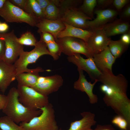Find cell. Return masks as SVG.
I'll return each mask as SVG.
<instances>
[{"instance_id": "6da1fadb", "label": "cell", "mask_w": 130, "mask_h": 130, "mask_svg": "<svg viewBox=\"0 0 130 130\" xmlns=\"http://www.w3.org/2000/svg\"><path fill=\"white\" fill-rule=\"evenodd\" d=\"M102 72L98 81L102 84L100 88L104 94V102L130 124V100L127 94V80L123 75H115L109 70Z\"/></svg>"}, {"instance_id": "7a4b0ae2", "label": "cell", "mask_w": 130, "mask_h": 130, "mask_svg": "<svg viewBox=\"0 0 130 130\" xmlns=\"http://www.w3.org/2000/svg\"><path fill=\"white\" fill-rule=\"evenodd\" d=\"M7 96V103L2 111L17 124L28 122L41 113L40 110H32L24 106L19 100L18 91L15 87L10 89Z\"/></svg>"}, {"instance_id": "3957f363", "label": "cell", "mask_w": 130, "mask_h": 130, "mask_svg": "<svg viewBox=\"0 0 130 130\" xmlns=\"http://www.w3.org/2000/svg\"><path fill=\"white\" fill-rule=\"evenodd\" d=\"M34 46V48L30 52L24 51L14 63L17 75L25 72L39 73L45 71L39 67L34 69H29L27 67L29 64L35 63L42 56L48 55L51 56L46 44L40 39L37 41Z\"/></svg>"}, {"instance_id": "277c9868", "label": "cell", "mask_w": 130, "mask_h": 130, "mask_svg": "<svg viewBox=\"0 0 130 130\" xmlns=\"http://www.w3.org/2000/svg\"><path fill=\"white\" fill-rule=\"evenodd\" d=\"M41 113L28 122H22L19 125L24 130H58L52 104L49 103L41 108Z\"/></svg>"}, {"instance_id": "5b68a950", "label": "cell", "mask_w": 130, "mask_h": 130, "mask_svg": "<svg viewBox=\"0 0 130 130\" xmlns=\"http://www.w3.org/2000/svg\"><path fill=\"white\" fill-rule=\"evenodd\" d=\"M20 102L32 110H40L49 103L48 97L37 91L32 88L18 85Z\"/></svg>"}, {"instance_id": "8992f818", "label": "cell", "mask_w": 130, "mask_h": 130, "mask_svg": "<svg viewBox=\"0 0 130 130\" xmlns=\"http://www.w3.org/2000/svg\"><path fill=\"white\" fill-rule=\"evenodd\" d=\"M0 16L7 22L25 23L36 26L37 20L34 17L14 5L9 0H6L0 9Z\"/></svg>"}, {"instance_id": "52a82bcc", "label": "cell", "mask_w": 130, "mask_h": 130, "mask_svg": "<svg viewBox=\"0 0 130 130\" xmlns=\"http://www.w3.org/2000/svg\"><path fill=\"white\" fill-rule=\"evenodd\" d=\"M55 41L59 45L62 53L68 56L79 53L84 55L87 58L93 57V54L86 43L82 39L65 37L58 38Z\"/></svg>"}, {"instance_id": "ba28073f", "label": "cell", "mask_w": 130, "mask_h": 130, "mask_svg": "<svg viewBox=\"0 0 130 130\" xmlns=\"http://www.w3.org/2000/svg\"><path fill=\"white\" fill-rule=\"evenodd\" d=\"M4 41L5 49L3 60L6 63L13 64L21 53L24 51L23 45L18 41V38L14 30L8 33H0Z\"/></svg>"}, {"instance_id": "9c48e42d", "label": "cell", "mask_w": 130, "mask_h": 130, "mask_svg": "<svg viewBox=\"0 0 130 130\" xmlns=\"http://www.w3.org/2000/svg\"><path fill=\"white\" fill-rule=\"evenodd\" d=\"M63 82V78L58 75L45 77L39 76L36 84L31 87L41 94L48 96L57 91Z\"/></svg>"}, {"instance_id": "30bf717a", "label": "cell", "mask_w": 130, "mask_h": 130, "mask_svg": "<svg viewBox=\"0 0 130 130\" xmlns=\"http://www.w3.org/2000/svg\"><path fill=\"white\" fill-rule=\"evenodd\" d=\"M67 59L69 62L76 65L78 69L85 71L94 81L96 79L98 80L102 74V72L96 66L93 57L84 59L80 54L77 53L68 56Z\"/></svg>"}, {"instance_id": "8fae6325", "label": "cell", "mask_w": 130, "mask_h": 130, "mask_svg": "<svg viewBox=\"0 0 130 130\" xmlns=\"http://www.w3.org/2000/svg\"><path fill=\"white\" fill-rule=\"evenodd\" d=\"M92 19L79 9L73 7L66 9L59 19L70 25L85 30H87V21Z\"/></svg>"}, {"instance_id": "7c38bea8", "label": "cell", "mask_w": 130, "mask_h": 130, "mask_svg": "<svg viewBox=\"0 0 130 130\" xmlns=\"http://www.w3.org/2000/svg\"><path fill=\"white\" fill-rule=\"evenodd\" d=\"M96 17L92 20L87 22V30H91L102 28L109 22L118 14L117 10L112 9H97L95 11Z\"/></svg>"}, {"instance_id": "4fadbf2b", "label": "cell", "mask_w": 130, "mask_h": 130, "mask_svg": "<svg viewBox=\"0 0 130 130\" xmlns=\"http://www.w3.org/2000/svg\"><path fill=\"white\" fill-rule=\"evenodd\" d=\"M92 31L86 44L93 55L100 53L107 47L111 39L107 36L102 28Z\"/></svg>"}, {"instance_id": "5bb4252c", "label": "cell", "mask_w": 130, "mask_h": 130, "mask_svg": "<svg viewBox=\"0 0 130 130\" xmlns=\"http://www.w3.org/2000/svg\"><path fill=\"white\" fill-rule=\"evenodd\" d=\"M16 72L13 64L0 60V91L4 93L11 83L16 79Z\"/></svg>"}, {"instance_id": "9a60e30c", "label": "cell", "mask_w": 130, "mask_h": 130, "mask_svg": "<svg viewBox=\"0 0 130 130\" xmlns=\"http://www.w3.org/2000/svg\"><path fill=\"white\" fill-rule=\"evenodd\" d=\"M79 73L78 79L74 84V89L85 92L87 95L90 103L93 104L97 103L98 100L97 96L93 92V87L98 82L97 79L95 80L94 83H91L88 82L84 75L83 71L78 69Z\"/></svg>"}, {"instance_id": "2e32d148", "label": "cell", "mask_w": 130, "mask_h": 130, "mask_svg": "<svg viewBox=\"0 0 130 130\" xmlns=\"http://www.w3.org/2000/svg\"><path fill=\"white\" fill-rule=\"evenodd\" d=\"M36 26L38 28V32L41 33L48 32L54 37L55 40L58 34L65 28L63 22L60 20H52L45 18L39 20Z\"/></svg>"}, {"instance_id": "e0dca14e", "label": "cell", "mask_w": 130, "mask_h": 130, "mask_svg": "<svg viewBox=\"0 0 130 130\" xmlns=\"http://www.w3.org/2000/svg\"><path fill=\"white\" fill-rule=\"evenodd\" d=\"M93 58L98 68L101 72L106 69L112 71V66L116 58L112 54L108 47L99 53L94 54Z\"/></svg>"}, {"instance_id": "ac0fdd59", "label": "cell", "mask_w": 130, "mask_h": 130, "mask_svg": "<svg viewBox=\"0 0 130 130\" xmlns=\"http://www.w3.org/2000/svg\"><path fill=\"white\" fill-rule=\"evenodd\" d=\"M82 118L80 120L71 122L69 128L67 130H91L92 126L97 122L95 115L88 111H83L80 113ZM58 130H63L61 129Z\"/></svg>"}, {"instance_id": "d6986e66", "label": "cell", "mask_w": 130, "mask_h": 130, "mask_svg": "<svg viewBox=\"0 0 130 130\" xmlns=\"http://www.w3.org/2000/svg\"><path fill=\"white\" fill-rule=\"evenodd\" d=\"M63 22L65 26V28L58 34L57 39L65 37H71L82 39L86 43L93 33L92 30L76 27Z\"/></svg>"}, {"instance_id": "ffe728a7", "label": "cell", "mask_w": 130, "mask_h": 130, "mask_svg": "<svg viewBox=\"0 0 130 130\" xmlns=\"http://www.w3.org/2000/svg\"><path fill=\"white\" fill-rule=\"evenodd\" d=\"M129 23L120 18L108 23L103 28L105 34L108 37L127 33L130 30Z\"/></svg>"}, {"instance_id": "44dd1931", "label": "cell", "mask_w": 130, "mask_h": 130, "mask_svg": "<svg viewBox=\"0 0 130 130\" xmlns=\"http://www.w3.org/2000/svg\"><path fill=\"white\" fill-rule=\"evenodd\" d=\"M39 76V73L24 72L17 75L16 79L18 85L31 87L36 84Z\"/></svg>"}, {"instance_id": "7402d4cb", "label": "cell", "mask_w": 130, "mask_h": 130, "mask_svg": "<svg viewBox=\"0 0 130 130\" xmlns=\"http://www.w3.org/2000/svg\"><path fill=\"white\" fill-rule=\"evenodd\" d=\"M129 46L124 44L120 39L110 41L108 47L113 55L116 58H119L127 50Z\"/></svg>"}, {"instance_id": "603a6c76", "label": "cell", "mask_w": 130, "mask_h": 130, "mask_svg": "<svg viewBox=\"0 0 130 130\" xmlns=\"http://www.w3.org/2000/svg\"><path fill=\"white\" fill-rule=\"evenodd\" d=\"M38 20L45 18L44 14L36 0H28L25 11Z\"/></svg>"}, {"instance_id": "cb8c5ba5", "label": "cell", "mask_w": 130, "mask_h": 130, "mask_svg": "<svg viewBox=\"0 0 130 130\" xmlns=\"http://www.w3.org/2000/svg\"><path fill=\"white\" fill-rule=\"evenodd\" d=\"M44 15L45 18L52 20H59L60 13L59 9L53 0L51 2L46 9Z\"/></svg>"}, {"instance_id": "d4e9b609", "label": "cell", "mask_w": 130, "mask_h": 130, "mask_svg": "<svg viewBox=\"0 0 130 130\" xmlns=\"http://www.w3.org/2000/svg\"><path fill=\"white\" fill-rule=\"evenodd\" d=\"M0 128L2 130H24L6 116L0 117Z\"/></svg>"}, {"instance_id": "484cf974", "label": "cell", "mask_w": 130, "mask_h": 130, "mask_svg": "<svg viewBox=\"0 0 130 130\" xmlns=\"http://www.w3.org/2000/svg\"><path fill=\"white\" fill-rule=\"evenodd\" d=\"M97 5V0H84L79 9L92 19L93 17L94 10Z\"/></svg>"}, {"instance_id": "4316f807", "label": "cell", "mask_w": 130, "mask_h": 130, "mask_svg": "<svg viewBox=\"0 0 130 130\" xmlns=\"http://www.w3.org/2000/svg\"><path fill=\"white\" fill-rule=\"evenodd\" d=\"M18 42L23 45L34 46L37 42L33 35L30 31H27L22 34L18 38Z\"/></svg>"}, {"instance_id": "83f0119b", "label": "cell", "mask_w": 130, "mask_h": 130, "mask_svg": "<svg viewBox=\"0 0 130 130\" xmlns=\"http://www.w3.org/2000/svg\"><path fill=\"white\" fill-rule=\"evenodd\" d=\"M112 124L118 127L120 130H130V124L122 117L117 115L111 120Z\"/></svg>"}, {"instance_id": "f1b7e54d", "label": "cell", "mask_w": 130, "mask_h": 130, "mask_svg": "<svg viewBox=\"0 0 130 130\" xmlns=\"http://www.w3.org/2000/svg\"><path fill=\"white\" fill-rule=\"evenodd\" d=\"M51 56L55 60L58 59L62 53L59 45L55 41L46 44Z\"/></svg>"}, {"instance_id": "f546056e", "label": "cell", "mask_w": 130, "mask_h": 130, "mask_svg": "<svg viewBox=\"0 0 130 130\" xmlns=\"http://www.w3.org/2000/svg\"><path fill=\"white\" fill-rule=\"evenodd\" d=\"M129 0H113L112 4L118 12L129 4Z\"/></svg>"}, {"instance_id": "4dcf8cb0", "label": "cell", "mask_w": 130, "mask_h": 130, "mask_svg": "<svg viewBox=\"0 0 130 130\" xmlns=\"http://www.w3.org/2000/svg\"><path fill=\"white\" fill-rule=\"evenodd\" d=\"M16 6L25 12L27 6L28 0H9Z\"/></svg>"}, {"instance_id": "1f68e13d", "label": "cell", "mask_w": 130, "mask_h": 130, "mask_svg": "<svg viewBox=\"0 0 130 130\" xmlns=\"http://www.w3.org/2000/svg\"><path fill=\"white\" fill-rule=\"evenodd\" d=\"M120 19L124 20H129L130 17V5H126L120 14Z\"/></svg>"}, {"instance_id": "d6a6232c", "label": "cell", "mask_w": 130, "mask_h": 130, "mask_svg": "<svg viewBox=\"0 0 130 130\" xmlns=\"http://www.w3.org/2000/svg\"><path fill=\"white\" fill-rule=\"evenodd\" d=\"M40 39L46 44L55 41V39L50 33L48 32H44L41 33Z\"/></svg>"}, {"instance_id": "836d02e7", "label": "cell", "mask_w": 130, "mask_h": 130, "mask_svg": "<svg viewBox=\"0 0 130 130\" xmlns=\"http://www.w3.org/2000/svg\"><path fill=\"white\" fill-rule=\"evenodd\" d=\"M120 39L124 44L129 46L130 44V31L122 34Z\"/></svg>"}, {"instance_id": "e575fe53", "label": "cell", "mask_w": 130, "mask_h": 130, "mask_svg": "<svg viewBox=\"0 0 130 130\" xmlns=\"http://www.w3.org/2000/svg\"><path fill=\"white\" fill-rule=\"evenodd\" d=\"M91 130H116L111 124H98L95 128Z\"/></svg>"}, {"instance_id": "d590c367", "label": "cell", "mask_w": 130, "mask_h": 130, "mask_svg": "<svg viewBox=\"0 0 130 130\" xmlns=\"http://www.w3.org/2000/svg\"><path fill=\"white\" fill-rule=\"evenodd\" d=\"M5 49V42L1 37L0 33V60H3Z\"/></svg>"}, {"instance_id": "8d00e7d4", "label": "cell", "mask_w": 130, "mask_h": 130, "mask_svg": "<svg viewBox=\"0 0 130 130\" xmlns=\"http://www.w3.org/2000/svg\"><path fill=\"white\" fill-rule=\"evenodd\" d=\"M44 14L47 6L51 2L49 0H36Z\"/></svg>"}, {"instance_id": "74e56055", "label": "cell", "mask_w": 130, "mask_h": 130, "mask_svg": "<svg viewBox=\"0 0 130 130\" xmlns=\"http://www.w3.org/2000/svg\"><path fill=\"white\" fill-rule=\"evenodd\" d=\"M113 0H97V5L100 7H104L112 4Z\"/></svg>"}, {"instance_id": "f35d334b", "label": "cell", "mask_w": 130, "mask_h": 130, "mask_svg": "<svg viewBox=\"0 0 130 130\" xmlns=\"http://www.w3.org/2000/svg\"><path fill=\"white\" fill-rule=\"evenodd\" d=\"M7 101V96L1 94L0 92V110H2L4 109Z\"/></svg>"}, {"instance_id": "ab89813d", "label": "cell", "mask_w": 130, "mask_h": 130, "mask_svg": "<svg viewBox=\"0 0 130 130\" xmlns=\"http://www.w3.org/2000/svg\"><path fill=\"white\" fill-rule=\"evenodd\" d=\"M8 25L5 22L1 23L0 25V33H5L9 29Z\"/></svg>"}, {"instance_id": "60d3db41", "label": "cell", "mask_w": 130, "mask_h": 130, "mask_svg": "<svg viewBox=\"0 0 130 130\" xmlns=\"http://www.w3.org/2000/svg\"><path fill=\"white\" fill-rule=\"evenodd\" d=\"M6 0H0V9L4 6Z\"/></svg>"}, {"instance_id": "b9f144b4", "label": "cell", "mask_w": 130, "mask_h": 130, "mask_svg": "<svg viewBox=\"0 0 130 130\" xmlns=\"http://www.w3.org/2000/svg\"><path fill=\"white\" fill-rule=\"evenodd\" d=\"M0 130H2V129H1L0 128Z\"/></svg>"}, {"instance_id": "7bdbcfd3", "label": "cell", "mask_w": 130, "mask_h": 130, "mask_svg": "<svg viewBox=\"0 0 130 130\" xmlns=\"http://www.w3.org/2000/svg\"><path fill=\"white\" fill-rule=\"evenodd\" d=\"M1 23V22H0V24Z\"/></svg>"}, {"instance_id": "ee69618b", "label": "cell", "mask_w": 130, "mask_h": 130, "mask_svg": "<svg viewBox=\"0 0 130 130\" xmlns=\"http://www.w3.org/2000/svg\"></svg>"}]
</instances>
